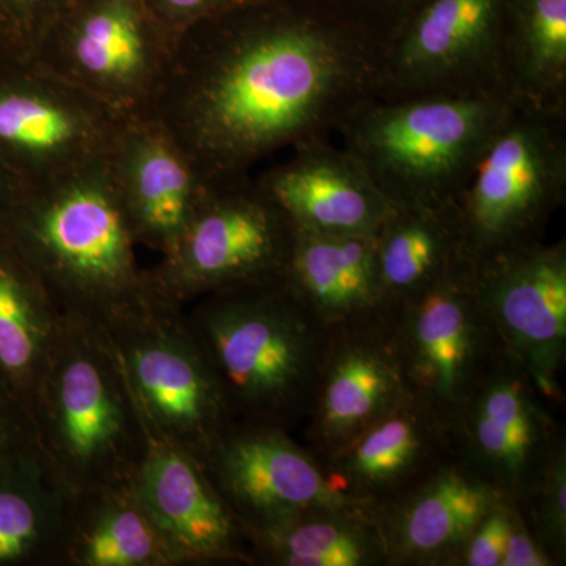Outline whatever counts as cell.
<instances>
[{
  "mask_svg": "<svg viewBox=\"0 0 566 566\" xmlns=\"http://www.w3.org/2000/svg\"><path fill=\"white\" fill-rule=\"evenodd\" d=\"M381 51L316 0H253L175 41L150 117L205 180L340 132L378 98Z\"/></svg>",
  "mask_w": 566,
  "mask_h": 566,
  "instance_id": "6da1fadb",
  "label": "cell"
},
{
  "mask_svg": "<svg viewBox=\"0 0 566 566\" xmlns=\"http://www.w3.org/2000/svg\"><path fill=\"white\" fill-rule=\"evenodd\" d=\"M11 207L17 256L62 318L111 335L180 308L137 259L139 238L112 156L21 186Z\"/></svg>",
  "mask_w": 566,
  "mask_h": 566,
  "instance_id": "7a4b0ae2",
  "label": "cell"
},
{
  "mask_svg": "<svg viewBox=\"0 0 566 566\" xmlns=\"http://www.w3.org/2000/svg\"><path fill=\"white\" fill-rule=\"evenodd\" d=\"M185 322L234 422L286 431L304 422L331 329L285 279L208 294Z\"/></svg>",
  "mask_w": 566,
  "mask_h": 566,
  "instance_id": "3957f363",
  "label": "cell"
},
{
  "mask_svg": "<svg viewBox=\"0 0 566 566\" xmlns=\"http://www.w3.org/2000/svg\"><path fill=\"white\" fill-rule=\"evenodd\" d=\"M32 397L40 453L73 497L132 482L148 434L109 335L62 318Z\"/></svg>",
  "mask_w": 566,
  "mask_h": 566,
  "instance_id": "277c9868",
  "label": "cell"
},
{
  "mask_svg": "<svg viewBox=\"0 0 566 566\" xmlns=\"http://www.w3.org/2000/svg\"><path fill=\"white\" fill-rule=\"evenodd\" d=\"M515 104L502 95L374 98L338 134L394 208L447 207Z\"/></svg>",
  "mask_w": 566,
  "mask_h": 566,
  "instance_id": "5b68a950",
  "label": "cell"
},
{
  "mask_svg": "<svg viewBox=\"0 0 566 566\" xmlns=\"http://www.w3.org/2000/svg\"><path fill=\"white\" fill-rule=\"evenodd\" d=\"M566 199V112L515 104L455 202L464 249L483 260L545 240Z\"/></svg>",
  "mask_w": 566,
  "mask_h": 566,
  "instance_id": "8992f818",
  "label": "cell"
},
{
  "mask_svg": "<svg viewBox=\"0 0 566 566\" xmlns=\"http://www.w3.org/2000/svg\"><path fill=\"white\" fill-rule=\"evenodd\" d=\"M296 229L251 175L205 181L156 277L172 303L285 279Z\"/></svg>",
  "mask_w": 566,
  "mask_h": 566,
  "instance_id": "52a82bcc",
  "label": "cell"
},
{
  "mask_svg": "<svg viewBox=\"0 0 566 566\" xmlns=\"http://www.w3.org/2000/svg\"><path fill=\"white\" fill-rule=\"evenodd\" d=\"M389 319L412 392L446 430L476 387L509 359L469 256L395 304Z\"/></svg>",
  "mask_w": 566,
  "mask_h": 566,
  "instance_id": "ba28073f",
  "label": "cell"
},
{
  "mask_svg": "<svg viewBox=\"0 0 566 566\" xmlns=\"http://www.w3.org/2000/svg\"><path fill=\"white\" fill-rule=\"evenodd\" d=\"M175 41L145 0H80L33 62L134 120L150 117Z\"/></svg>",
  "mask_w": 566,
  "mask_h": 566,
  "instance_id": "9c48e42d",
  "label": "cell"
},
{
  "mask_svg": "<svg viewBox=\"0 0 566 566\" xmlns=\"http://www.w3.org/2000/svg\"><path fill=\"white\" fill-rule=\"evenodd\" d=\"M109 337L145 430L202 463L234 420L180 308Z\"/></svg>",
  "mask_w": 566,
  "mask_h": 566,
  "instance_id": "30bf717a",
  "label": "cell"
},
{
  "mask_svg": "<svg viewBox=\"0 0 566 566\" xmlns=\"http://www.w3.org/2000/svg\"><path fill=\"white\" fill-rule=\"evenodd\" d=\"M475 95L510 98L505 0H428L382 51L378 98Z\"/></svg>",
  "mask_w": 566,
  "mask_h": 566,
  "instance_id": "8fae6325",
  "label": "cell"
},
{
  "mask_svg": "<svg viewBox=\"0 0 566 566\" xmlns=\"http://www.w3.org/2000/svg\"><path fill=\"white\" fill-rule=\"evenodd\" d=\"M0 82V158L21 186L111 158L126 118L35 62Z\"/></svg>",
  "mask_w": 566,
  "mask_h": 566,
  "instance_id": "7c38bea8",
  "label": "cell"
},
{
  "mask_svg": "<svg viewBox=\"0 0 566 566\" xmlns=\"http://www.w3.org/2000/svg\"><path fill=\"white\" fill-rule=\"evenodd\" d=\"M447 434L458 463L520 504L564 431L527 371L506 359L471 394Z\"/></svg>",
  "mask_w": 566,
  "mask_h": 566,
  "instance_id": "4fadbf2b",
  "label": "cell"
},
{
  "mask_svg": "<svg viewBox=\"0 0 566 566\" xmlns=\"http://www.w3.org/2000/svg\"><path fill=\"white\" fill-rule=\"evenodd\" d=\"M474 262V260H472ZM480 297L506 357L560 405L566 357V243L523 245L475 260Z\"/></svg>",
  "mask_w": 566,
  "mask_h": 566,
  "instance_id": "5bb4252c",
  "label": "cell"
},
{
  "mask_svg": "<svg viewBox=\"0 0 566 566\" xmlns=\"http://www.w3.org/2000/svg\"><path fill=\"white\" fill-rule=\"evenodd\" d=\"M202 465L243 532L324 506H363L314 452L270 424L233 422Z\"/></svg>",
  "mask_w": 566,
  "mask_h": 566,
  "instance_id": "9a60e30c",
  "label": "cell"
},
{
  "mask_svg": "<svg viewBox=\"0 0 566 566\" xmlns=\"http://www.w3.org/2000/svg\"><path fill=\"white\" fill-rule=\"evenodd\" d=\"M412 400L416 395L389 314L333 329L304 420L305 447L324 461L365 428Z\"/></svg>",
  "mask_w": 566,
  "mask_h": 566,
  "instance_id": "2e32d148",
  "label": "cell"
},
{
  "mask_svg": "<svg viewBox=\"0 0 566 566\" xmlns=\"http://www.w3.org/2000/svg\"><path fill=\"white\" fill-rule=\"evenodd\" d=\"M133 486L180 565L253 564L243 528L202 463L148 433Z\"/></svg>",
  "mask_w": 566,
  "mask_h": 566,
  "instance_id": "e0dca14e",
  "label": "cell"
},
{
  "mask_svg": "<svg viewBox=\"0 0 566 566\" xmlns=\"http://www.w3.org/2000/svg\"><path fill=\"white\" fill-rule=\"evenodd\" d=\"M259 181L303 233L376 234L394 208L352 153L329 139L293 148Z\"/></svg>",
  "mask_w": 566,
  "mask_h": 566,
  "instance_id": "ac0fdd59",
  "label": "cell"
},
{
  "mask_svg": "<svg viewBox=\"0 0 566 566\" xmlns=\"http://www.w3.org/2000/svg\"><path fill=\"white\" fill-rule=\"evenodd\" d=\"M501 499L450 458L400 497L374 510L387 566H457L469 536Z\"/></svg>",
  "mask_w": 566,
  "mask_h": 566,
  "instance_id": "d6986e66",
  "label": "cell"
},
{
  "mask_svg": "<svg viewBox=\"0 0 566 566\" xmlns=\"http://www.w3.org/2000/svg\"><path fill=\"white\" fill-rule=\"evenodd\" d=\"M112 166L140 245L164 259L185 232L207 180L151 117L126 123Z\"/></svg>",
  "mask_w": 566,
  "mask_h": 566,
  "instance_id": "ffe728a7",
  "label": "cell"
},
{
  "mask_svg": "<svg viewBox=\"0 0 566 566\" xmlns=\"http://www.w3.org/2000/svg\"><path fill=\"white\" fill-rule=\"evenodd\" d=\"M450 458L444 424L416 398L365 428L322 463L345 494L374 512Z\"/></svg>",
  "mask_w": 566,
  "mask_h": 566,
  "instance_id": "44dd1931",
  "label": "cell"
},
{
  "mask_svg": "<svg viewBox=\"0 0 566 566\" xmlns=\"http://www.w3.org/2000/svg\"><path fill=\"white\" fill-rule=\"evenodd\" d=\"M285 282L331 331L389 314L375 234L297 232Z\"/></svg>",
  "mask_w": 566,
  "mask_h": 566,
  "instance_id": "7402d4cb",
  "label": "cell"
},
{
  "mask_svg": "<svg viewBox=\"0 0 566 566\" xmlns=\"http://www.w3.org/2000/svg\"><path fill=\"white\" fill-rule=\"evenodd\" d=\"M255 562L277 566H387L371 510L324 506L271 526L244 531Z\"/></svg>",
  "mask_w": 566,
  "mask_h": 566,
  "instance_id": "603a6c76",
  "label": "cell"
},
{
  "mask_svg": "<svg viewBox=\"0 0 566 566\" xmlns=\"http://www.w3.org/2000/svg\"><path fill=\"white\" fill-rule=\"evenodd\" d=\"M62 553L80 566L180 565L140 504L133 480L74 497Z\"/></svg>",
  "mask_w": 566,
  "mask_h": 566,
  "instance_id": "cb8c5ba5",
  "label": "cell"
},
{
  "mask_svg": "<svg viewBox=\"0 0 566 566\" xmlns=\"http://www.w3.org/2000/svg\"><path fill=\"white\" fill-rule=\"evenodd\" d=\"M375 240L379 275L390 308L433 285L468 256L455 203L395 207Z\"/></svg>",
  "mask_w": 566,
  "mask_h": 566,
  "instance_id": "d4e9b609",
  "label": "cell"
},
{
  "mask_svg": "<svg viewBox=\"0 0 566 566\" xmlns=\"http://www.w3.org/2000/svg\"><path fill=\"white\" fill-rule=\"evenodd\" d=\"M505 74L516 104L566 112V0H505Z\"/></svg>",
  "mask_w": 566,
  "mask_h": 566,
  "instance_id": "484cf974",
  "label": "cell"
},
{
  "mask_svg": "<svg viewBox=\"0 0 566 566\" xmlns=\"http://www.w3.org/2000/svg\"><path fill=\"white\" fill-rule=\"evenodd\" d=\"M46 294L17 256L0 255V368L35 392L61 327Z\"/></svg>",
  "mask_w": 566,
  "mask_h": 566,
  "instance_id": "4316f807",
  "label": "cell"
},
{
  "mask_svg": "<svg viewBox=\"0 0 566 566\" xmlns=\"http://www.w3.org/2000/svg\"><path fill=\"white\" fill-rule=\"evenodd\" d=\"M73 501L43 457L22 485L0 486V564L62 551Z\"/></svg>",
  "mask_w": 566,
  "mask_h": 566,
  "instance_id": "83f0119b",
  "label": "cell"
},
{
  "mask_svg": "<svg viewBox=\"0 0 566 566\" xmlns=\"http://www.w3.org/2000/svg\"><path fill=\"white\" fill-rule=\"evenodd\" d=\"M556 565L566 560V441L562 434L542 474L516 504Z\"/></svg>",
  "mask_w": 566,
  "mask_h": 566,
  "instance_id": "f1b7e54d",
  "label": "cell"
},
{
  "mask_svg": "<svg viewBox=\"0 0 566 566\" xmlns=\"http://www.w3.org/2000/svg\"><path fill=\"white\" fill-rule=\"evenodd\" d=\"M80 0H0V35L11 61L33 62L41 43Z\"/></svg>",
  "mask_w": 566,
  "mask_h": 566,
  "instance_id": "f546056e",
  "label": "cell"
},
{
  "mask_svg": "<svg viewBox=\"0 0 566 566\" xmlns=\"http://www.w3.org/2000/svg\"><path fill=\"white\" fill-rule=\"evenodd\" d=\"M335 18L386 50L428 0H316Z\"/></svg>",
  "mask_w": 566,
  "mask_h": 566,
  "instance_id": "4dcf8cb0",
  "label": "cell"
},
{
  "mask_svg": "<svg viewBox=\"0 0 566 566\" xmlns=\"http://www.w3.org/2000/svg\"><path fill=\"white\" fill-rule=\"evenodd\" d=\"M513 512L515 502L501 499L469 536L457 566H501L512 531Z\"/></svg>",
  "mask_w": 566,
  "mask_h": 566,
  "instance_id": "1f68e13d",
  "label": "cell"
},
{
  "mask_svg": "<svg viewBox=\"0 0 566 566\" xmlns=\"http://www.w3.org/2000/svg\"><path fill=\"white\" fill-rule=\"evenodd\" d=\"M251 2L253 0H145L148 9L172 33L175 40L199 22Z\"/></svg>",
  "mask_w": 566,
  "mask_h": 566,
  "instance_id": "d6a6232c",
  "label": "cell"
},
{
  "mask_svg": "<svg viewBox=\"0 0 566 566\" xmlns=\"http://www.w3.org/2000/svg\"><path fill=\"white\" fill-rule=\"evenodd\" d=\"M501 566H557L516 504Z\"/></svg>",
  "mask_w": 566,
  "mask_h": 566,
  "instance_id": "836d02e7",
  "label": "cell"
},
{
  "mask_svg": "<svg viewBox=\"0 0 566 566\" xmlns=\"http://www.w3.org/2000/svg\"><path fill=\"white\" fill-rule=\"evenodd\" d=\"M10 182H14V185H21L20 181L14 180V178H7L6 175L0 174V196H2V192L6 193L7 189H9Z\"/></svg>",
  "mask_w": 566,
  "mask_h": 566,
  "instance_id": "e575fe53",
  "label": "cell"
},
{
  "mask_svg": "<svg viewBox=\"0 0 566 566\" xmlns=\"http://www.w3.org/2000/svg\"><path fill=\"white\" fill-rule=\"evenodd\" d=\"M3 433H6V430H3L2 417H0V441H2Z\"/></svg>",
  "mask_w": 566,
  "mask_h": 566,
  "instance_id": "d590c367",
  "label": "cell"
}]
</instances>
